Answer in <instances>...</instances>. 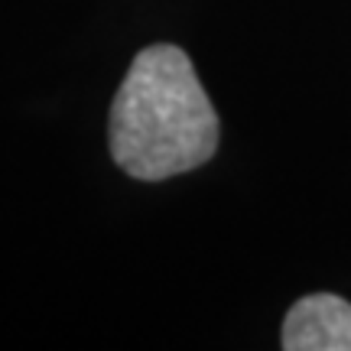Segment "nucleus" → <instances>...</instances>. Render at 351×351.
Here are the masks:
<instances>
[{
	"mask_svg": "<svg viewBox=\"0 0 351 351\" xmlns=\"http://www.w3.org/2000/svg\"><path fill=\"white\" fill-rule=\"evenodd\" d=\"M111 156L127 176L160 182L192 173L218 150V114L192 59L176 46H147L111 104Z\"/></svg>",
	"mask_w": 351,
	"mask_h": 351,
	"instance_id": "1",
	"label": "nucleus"
},
{
	"mask_svg": "<svg viewBox=\"0 0 351 351\" xmlns=\"http://www.w3.org/2000/svg\"><path fill=\"white\" fill-rule=\"evenodd\" d=\"M280 345L287 351H351V302L335 293H313L293 302Z\"/></svg>",
	"mask_w": 351,
	"mask_h": 351,
	"instance_id": "2",
	"label": "nucleus"
}]
</instances>
